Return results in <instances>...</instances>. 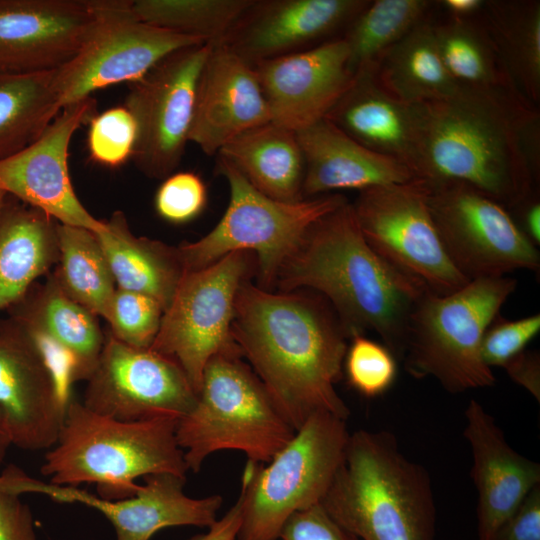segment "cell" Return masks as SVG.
<instances>
[{
  "label": "cell",
  "mask_w": 540,
  "mask_h": 540,
  "mask_svg": "<svg viewBox=\"0 0 540 540\" xmlns=\"http://www.w3.org/2000/svg\"><path fill=\"white\" fill-rule=\"evenodd\" d=\"M540 117L512 86L460 87L419 104L413 171L428 182H463L504 207L535 192Z\"/></svg>",
  "instance_id": "6da1fadb"
},
{
  "label": "cell",
  "mask_w": 540,
  "mask_h": 540,
  "mask_svg": "<svg viewBox=\"0 0 540 540\" xmlns=\"http://www.w3.org/2000/svg\"><path fill=\"white\" fill-rule=\"evenodd\" d=\"M231 334L295 430L316 413L349 417L335 389L349 337L324 297L275 293L247 279L237 292Z\"/></svg>",
  "instance_id": "7a4b0ae2"
},
{
  "label": "cell",
  "mask_w": 540,
  "mask_h": 540,
  "mask_svg": "<svg viewBox=\"0 0 540 540\" xmlns=\"http://www.w3.org/2000/svg\"><path fill=\"white\" fill-rule=\"evenodd\" d=\"M275 285L283 292L304 289L321 295L349 339L374 331L399 360L410 314L429 290L367 244L349 202L311 225Z\"/></svg>",
  "instance_id": "3957f363"
},
{
  "label": "cell",
  "mask_w": 540,
  "mask_h": 540,
  "mask_svg": "<svg viewBox=\"0 0 540 540\" xmlns=\"http://www.w3.org/2000/svg\"><path fill=\"white\" fill-rule=\"evenodd\" d=\"M320 504L362 540H434L430 476L385 430L350 434L344 459Z\"/></svg>",
  "instance_id": "277c9868"
},
{
  "label": "cell",
  "mask_w": 540,
  "mask_h": 540,
  "mask_svg": "<svg viewBox=\"0 0 540 540\" xmlns=\"http://www.w3.org/2000/svg\"><path fill=\"white\" fill-rule=\"evenodd\" d=\"M177 419L123 422L99 415L71 395L56 443L45 454L41 473L50 483L77 487L95 483L98 496H133L139 477L189 471L176 438Z\"/></svg>",
  "instance_id": "5b68a950"
},
{
  "label": "cell",
  "mask_w": 540,
  "mask_h": 540,
  "mask_svg": "<svg viewBox=\"0 0 540 540\" xmlns=\"http://www.w3.org/2000/svg\"><path fill=\"white\" fill-rule=\"evenodd\" d=\"M240 352L221 353L206 364L194 407L177 420L176 438L189 471L220 450H237L265 464L296 430Z\"/></svg>",
  "instance_id": "8992f818"
},
{
  "label": "cell",
  "mask_w": 540,
  "mask_h": 540,
  "mask_svg": "<svg viewBox=\"0 0 540 540\" xmlns=\"http://www.w3.org/2000/svg\"><path fill=\"white\" fill-rule=\"evenodd\" d=\"M513 278L471 280L449 294L427 290L407 324L402 361L415 378L432 377L450 393L490 387L495 376L481 355L483 335L515 291Z\"/></svg>",
  "instance_id": "52a82bcc"
},
{
  "label": "cell",
  "mask_w": 540,
  "mask_h": 540,
  "mask_svg": "<svg viewBox=\"0 0 540 540\" xmlns=\"http://www.w3.org/2000/svg\"><path fill=\"white\" fill-rule=\"evenodd\" d=\"M216 172L228 183L229 203L210 232L197 241L177 246L185 272L207 267L231 252L255 253L257 285L270 291L281 267L296 251L311 225L348 202L341 193L297 202L272 199L255 189L220 157Z\"/></svg>",
  "instance_id": "ba28073f"
},
{
  "label": "cell",
  "mask_w": 540,
  "mask_h": 540,
  "mask_svg": "<svg viewBox=\"0 0 540 540\" xmlns=\"http://www.w3.org/2000/svg\"><path fill=\"white\" fill-rule=\"evenodd\" d=\"M350 433L346 420L316 413L265 463L246 464L237 540H278L295 512L320 504L341 465Z\"/></svg>",
  "instance_id": "9c48e42d"
},
{
  "label": "cell",
  "mask_w": 540,
  "mask_h": 540,
  "mask_svg": "<svg viewBox=\"0 0 540 540\" xmlns=\"http://www.w3.org/2000/svg\"><path fill=\"white\" fill-rule=\"evenodd\" d=\"M253 271L252 254L235 251L207 267L185 272L162 315L150 349L173 359L197 394L212 357L240 352L231 334L235 300Z\"/></svg>",
  "instance_id": "30bf717a"
},
{
  "label": "cell",
  "mask_w": 540,
  "mask_h": 540,
  "mask_svg": "<svg viewBox=\"0 0 540 540\" xmlns=\"http://www.w3.org/2000/svg\"><path fill=\"white\" fill-rule=\"evenodd\" d=\"M428 207L444 250L468 280L539 271L540 255L506 207L463 182H428Z\"/></svg>",
  "instance_id": "8fae6325"
},
{
  "label": "cell",
  "mask_w": 540,
  "mask_h": 540,
  "mask_svg": "<svg viewBox=\"0 0 540 540\" xmlns=\"http://www.w3.org/2000/svg\"><path fill=\"white\" fill-rule=\"evenodd\" d=\"M94 7L88 37L76 55L55 72L62 108L99 89L139 80L179 49L208 43L144 22L130 0H94Z\"/></svg>",
  "instance_id": "7c38bea8"
},
{
  "label": "cell",
  "mask_w": 540,
  "mask_h": 540,
  "mask_svg": "<svg viewBox=\"0 0 540 540\" xmlns=\"http://www.w3.org/2000/svg\"><path fill=\"white\" fill-rule=\"evenodd\" d=\"M351 205L367 244L429 291L449 294L470 282L444 250L428 207L425 180L363 189Z\"/></svg>",
  "instance_id": "4fadbf2b"
},
{
  "label": "cell",
  "mask_w": 540,
  "mask_h": 540,
  "mask_svg": "<svg viewBox=\"0 0 540 540\" xmlns=\"http://www.w3.org/2000/svg\"><path fill=\"white\" fill-rule=\"evenodd\" d=\"M210 43L179 49L130 83L124 106L136 123L132 160L147 177L174 173L189 142L198 78Z\"/></svg>",
  "instance_id": "5bb4252c"
},
{
  "label": "cell",
  "mask_w": 540,
  "mask_h": 540,
  "mask_svg": "<svg viewBox=\"0 0 540 540\" xmlns=\"http://www.w3.org/2000/svg\"><path fill=\"white\" fill-rule=\"evenodd\" d=\"M83 405L115 420L179 419L195 405L197 393L171 358L129 346L110 332L86 380Z\"/></svg>",
  "instance_id": "9a60e30c"
},
{
  "label": "cell",
  "mask_w": 540,
  "mask_h": 540,
  "mask_svg": "<svg viewBox=\"0 0 540 540\" xmlns=\"http://www.w3.org/2000/svg\"><path fill=\"white\" fill-rule=\"evenodd\" d=\"M69 397L45 351L11 319L0 320V412L12 445L50 449Z\"/></svg>",
  "instance_id": "2e32d148"
},
{
  "label": "cell",
  "mask_w": 540,
  "mask_h": 540,
  "mask_svg": "<svg viewBox=\"0 0 540 540\" xmlns=\"http://www.w3.org/2000/svg\"><path fill=\"white\" fill-rule=\"evenodd\" d=\"M95 114L92 97L64 107L35 142L0 160V189L60 224L103 231L105 221L95 218L79 200L68 162L74 133Z\"/></svg>",
  "instance_id": "e0dca14e"
},
{
  "label": "cell",
  "mask_w": 540,
  "mask_h": 540,
  "mask_svg": "<svg viewBox=\"0 0 540 540\" xmlns=\"http://www.w3.org/2000/svg\"><path fill=\"white\" fill-rule=\"evenodd\" d=\"M345 40L255 64L271 121L294 132L324 119L353 81Z\"/></svg>",
  "instance_id": "ac0fdd59"
},
{
  "label": "cell",
  "mask_w": 540,
  "mask_h": 540,
  "mask_svg": "<svg viewBox=\"0 0 540 540\" xmlns=\"http://www.w3.org/2000/svg\"><path fill=\"white\" fill-rule=\"evenodd\" d=\"M94 20V0H0V71L62 67L79 51Z\"/></svg>",
  "instance_id": "d6986e66"
},
{
  "label": "cell",
  "mask_w": 540,
  "mask_h": 540,
  "mask_svg": "<svg viewBox=\"0 0 540 540\" xmlns=\"http://www.w3.org/2000/svg\"><path fill=\"white\" fill-rule=\"evenodd\" d=\"M369 3L365 0H254L223 39L255 64L300 52L336 37Z\"/></svg>",
  "instance_id": "ffe728a7"
},
{
  "label": "cell",
  "mask_w": 540,
  "mask_h": 540,
  "mask_svg": "<svg viewBox=\"0 0 540 540\" xmlns=\"http://www.w3.org/2000/svg\"><path fill=\"white\" fill-rule=\"evenodd\" d=\"M186 477L153 474L128 498L107 500L86 490L35 479L31 492L58 502L80 503L101 512L113 525L116 540H150L159 530L174 526L208 528L217 520L223 498H193L184 492Z\"/></svg>",
  "instance_id": "44dd1931"
},
{
  "label": "cell",
  "mask_w": 540,
  "mask_h": 540,
  "mask_svg": "<svg viewBox=\"0 0 540 540\" xmlns=\"http://www.w3.org/2000/svg\"><path fill=\"white\" fill-rule=\"evenodd\" d=\"M211 47L195 95L189 142L208 156L238 135L271 121L256 71L222 43Z\"/></svg>",
  "instance_id": "7402d4cb"
},
{
  "label": "cell",
  "mask_w": 540,
  "mask_h": 540,
  "mask_svg": "<svg viewBox=\"0 0 540 540\" xmlns=\"http://www.w3.org/2000/svg\"><path fill=\"white\" fill-rule=\"evenodd\" d=\"M7 310L8 318L48 355L68 394L74 382L89 378L106 335L98 316L69 297L52 274L44 283H35Z\"/></svg>",
  "instance_id": "603a6c76"
},
{
  "label": "cell",
  "mask_w": 540,
  "mask_h": 540,
  "mask_svg": "<svg viewBox=\"0 0 540 540\" xmlns=\"http://www.w3.org/2000/svg\"><path fill=\"white\" fill-rule=\"evenodd\" d=\"M464 436L477 490L479 540H489L526 495L540 485V465L517 453L506 441L495 419L475 399L465 410Z\"/></svg>",
  "instance_id": "cb8c5ba5"
},
{
  "label": "cell",
  "mask_w": 540,
  "mask_h": 540,
  "mask_svg": "<svg viewBox=\"0 0 540 540\" xmlns=\"http://www.w3.org/2000/svg\"><path fill=\"white\" fill-rule=\"evenodd\" d=\"M296 134L305 160L304 198L416 179L404 163L362 146L326 118Z\"/></svg>",
  "instance_id": "d4e9b609"
},
{
  "label": "cell",
  "mask_w": 540,
  "mask_h": 540,
  "mask_svg": "<svg viewBox=\"0 0 540 540\" xmlns=\"http://www.w3.org/2000/svg\"><path fill=\"white\" fill-rule=\"evenodd\" d=\"M325 118L357 143L399 160L414 173L419 104L388 93L373 73L355 77Z\"/></svg>",
  "instance_id": "484cf974"
},
{
  "label": "cell",
  "mask_w": 540,
  "mask_h": 540,
  "mask_svg": "<svg viewBox=\"0 0 540 540\" xmlns=\"http://www.w3.org/2000/svg\"><path fill=\"white\" fill-rule=\"evenodd\" d=\"M58 225L45 212L7 196L0 207V312L56 265Z\"/></svg>",
  "instance_id": "4316f807"
},
{
  "label": "cell",
  "mask_w": 540,
  "mask_h": 540,
  "mask_svg": "<svg viewBox=\"0 0 540 540\" xmlns=\"http://www.w3.org/2000/svg\"><path fill=\"white\" fill-rule=\"evenodd\" d=\"M216 156L272 199H304L305 160L297 134L290 129L270 121L238 135Z\"/></svg>",
  "instance_id": "83f0119b"
},
{
  "label": "cell",
  "mask_w": 540,
  "mask_h": 540,
  "mask_svg": "<svg viewBox=\"0 0 540 540\" xmlns=\"http://www.w3.org/2000/svg\"><path fill=\"white\" fill-rule=\"evenodd\" d=\"M95 234L117 288L148 295L165 311L185 274L178 248L136 236L122 211H115Z\"/></svg>",
  "instance_id": "f1b7e54d"
},
{
  "label": "cell",
  "mask_w": 540,
  "mask_h": 540,
  "mask_svg": "<svg viewBox=\"0 0 540 540\" xmlns=\"http://www.w3.org/2000/svg\"><path fill=\"white\" fill-rule=\"evenodd\" d=\"M373 74L388 93L414 105L448 97L460 88L441 61L430 15L383 54Z\"/></svg>",
  "instance_id": "f546056e"
},
{
  "label": "cell",
  "mask_w": 540,
  "mask_h": 540,
  "mask_svg": "<svg viewBox=\"0 0 540 540\" xmlns=\"http://www.w3.org/2000/svg\"><path fill=\"white\" fill-rule=\"evenodd\" d=\"M480 17L512 87L536 106L540 100V2L485 1Z\"/></svg>",
  "instance_id": "4dcf8cb0"
},
{
  "label": "cell",
  "mask_w": 540,
  "mask_h": 540,
  "mask_svg": "<svg viewBox=\"0 0 540 540\" xmlns=\"http://www.w3.org/2000/svg\"><path fill=\"white\" fill-rule=\"evenodd\" d=\"M55 72L0 71V160L35 142L63 109Z\"/></svg>",
  "instance_id": "1f68e13d"
},
{
  "label": "cell",
  "mask_w": 540,
  "mask_h": 540,
  "mask_svg": "<svg viewBox=\"0 0 540 540\" xmlns=\"http://www.w3.org/2000/svg\"><path fill=\"white\" fill-rule=\"evenodd\" d=\"M430 19L441 61L458 86H512L480 14L463 19L449 16L439 21Z\"/></svg>",
  "instance_id": "d6a6232c"
},
{
  "label": "cell",
  "mask_w": 540,
  "mask_h": 540,
  "mask_svg": "<svg viewBox=\"0 0 540 540\" xmlns=\"http://www.w3.org/2000/svg\"><path fill=\"white\" fill-rule=\"evenodd\" d=\"M58 250L51 274L59 287L96 316L105 318L117 286L95 232L59 223Z\"/></svg>",
  "instance_id": "836d02e7"
},
{
  "label": "cell",
  "mask_w": 540,
  "mask_h": 540,
  "mask_svg": "<svg viewBox=\"0 0 540 540\" xmlns=\"http://www.w3.org/2000/svg\"><path fill=\"white\" fill-rule=\"evenodd\" d=\"M428 0H375L358 13L341 36L353 78L373 73L383 54L430 15Z\"/></svg>",
  "instance_id": "e575fe53"
},
{
  "label": "cell",
  "mask_w": 540,
  "mask_h": 540,
  "mask_svg": "<svg viewBox=\"0 0 540 540\" xmlns=\"http://www.w3.org/2000/svg\"><path fill=\"white\" fill-rule=\"evenodd\" d=\"M254 0H135L144 22L175 33L220 43Z\"/></svg>",
  "instance_id": "d590c367"
},
{
  "label": "cell",
  "mask_w": 540,
  "mask_h": 540,
  "mask_svg": "<svg viewBox=\"0 0 540 540\" xmlns=\"http://www.w3.org/2000/svg\"><path fill=\"white\" fill-rule=\"evenodd\" d=\"M343 362V374L351 388L374 398L391 388L397 376V359L383 343L364 334L350 337Z\"/></svg>",
  "instance_id": "8d00e7d4"
},
{
  "label": "cell",
  "mask_w": 540,
  "mask_h": 540,
  "mask_svg": "<svg viewBox=\"0 0 540 540\" xmlns=\"http://www.w3.org/2000/svg\"><path fill=\"white\" fill-rule=\"evenodd\" d=\"M163 313L154 298L117 288L104 319L116 339L132 347L148 349L159 331Z\"/></svg>",
  "instance_id": "74e56055"
},
{
  "label": "cell",
  "mask_w": 540,
  "mask_h": 540,
  "mask_svg": "<svg viewBox=\"0 0 540 540\" xmlns=\"http://www.w3.org/2000/svg\"><path fill=\"white\" fill-rule=\"evenodd\" d=\"M87 124L89 125L87 147L93 162L116 168L132 158L136 141V123L125 106L96 113Z\"/></svg>",
  "instance_id": "f35d334b"
},
{
  "label": "cell",
  "mask_w": 540,
  "mask_h": 540,
  "mask_svg": "<svg viewBox=\"0 0 540 540\" xmlns=\"http://www.w3.org/2000/svg\"><path fill=\"white\" fill-rule=\"evenodd\" d=\"M207 188L194 172L172 173L155 195V208L164 220L181 224L195 219L207 205Z\"/></svg>",
  "instance_id": "ab89813d"
},
{
  "label": "cell",
  "mask_w": 540,
  "mask_h": 540,
  "mask_svg": "<svg viewBox=\"0 0 540 540\" xmlns=\"http://www.w3.org/2000/svg\"><path fill=\"white\" fill-rule=\"evenodd\" d=\"M539 331V314L517 320H507L497 315L482 338L481 355L484 363L490 368H503L525 350Z\"/></svg>",
  "instance_id": "60d3db41"
},
{
  "label": "cell",
  "mask_w": 540,
  "mask_h": 540,
  "mask_svg": "<svg viewBox=\"0 0 540 540\" xmlns=\"http://www.w3.org/2000/svg\"><path fill=\"white\" fill-rule=\"evenodd\" d=\"M281 540H359L335 521L321 504L295 512L282 527Z\"/></svg>",
  "instance_id": "b9f144b4"
},
{
  "label": "cell",
  "mask_w": 540,
  "mask_h": 540,
  "mask_svg": "<svg viewBox=\"0 0 540 540\" xmlns=\"http://www.w3.org/2000/svg\"><path fill=\"white\" fill-rule=\"evenodd\" d=\"M489 540H540V485L526 495Z\"/></svg>",
  "instance_id": "7bdbcfd3"
},
{
  "label": "cell",
  "mask_w": 540,
  "mask_h": 540,
  "mask_svg": "<svg viewBox=\"0 0 540 540\" xmlns=\"http://www.w3.org/2000/svg\"><path fill=\"white\" fill-rule=\"evenodd\" d=\"M0 540H37L29 506L20 495L0 490Z\"/></svg>",
  "instance_id": "ee69618b"
},
{
  "label": "cell",
  "mask_w": 540,
  "mask_h": 540,
  "mask_svg": "<svg viewBox=\"0 0 540 540\" xmlns=\"http://www.w3.org/2000/svg\"><path fill=\"white\" fill-rule=\"evenodd\" d=\"M503 369L518 385L540 401V356L536 351L524 350L511 359Z\"/></svg>",
  "instance_id": "f6af8a7d"
},
{
  "label": "cell",
  "mask_w": 540,
  "mask_h": 540,
  "mask_svg": "<svg viewBox=\"0 0 540 540\" xmlns=\"http://www.w3.org/2000/svg\"><path fill=\"white\" fill-rule=\"evenodd\" d=\"M242 522V502L240 497L234 505L217 519L203 534L195 535L189 540H237V535Z\"/></svg>",
  "instance_id": "bcb514c9"
},
{
  "label": "cell",
  "mask_w": 540,
  "mask_h": 540,
  "mask_svg": "<svg viewBox=\"0 0 540 540\" xmlns=\"http://www.w3.org/2000/svg\"><path fill=\"white\" fill-rule=\"evenodd\" d=\"M519 213L515 221L520 230L535 245L540 244V202L536 193L513 207Z\"/></svg>",
  "instance_id": "7dc6e473"
},
{
  "label": "cell",
  "mask_w": 540,
  "mask_h": 540,
  "mask_svg": "<svg viewBox=\"0 0 540 540\" xmlns=\"http://www.w3.org/2000/svg\"><path fill=\"white\" fill-rule=\"evenodd\" d=\"M446 16L453 18H471L480 14L485 1L483 0H443L438 2Z\"/></svg>",
  "instance_id": "c3c4849f"
},
{
  "label": "cell",
  "mask_w": 540,
  "mask_h": 540,
  "mask_svg": "<svg viewBox=\"0 0 540 540\" xmlns=\"http://www.w3.org/2000/svg\"><path fill=\"white\" fill-rule=\"evenodd\" d=\"M12 445L2 413L0 412V464L4 461L8 449Z\"/></svg>",
  "instance_id": "681fc988"
},
{
  "label": "cell",
  "mask_w": 540,
  "mask_h": 540,
  "mask_svg": "<svg viewBox=\"0 0 540 540\" xmlns=\"http://www.w3.org/2000/svg\"><path fill=\"white\" fill-rule=\"evenodd\" d=\"M0 490L10 492L9 491V477L5 470L0 474Z\"/></svg>",
  "instance_id": "f907efd6"
},
{
  "label": "cell",
  "mask_w": 540,
  "mask_h": 540,
  "mask_svg": "<svg viewBox=\"0 0 540 540\" xmlns=\"http://www.w3.org/2000/svg\"><path fill=\"white\" fill-rule=\"evenodd\" d=\"M7 196L8 195L3 190L0 189V207L5 202Z\"/></svg>",
  "instance_id": "816d5d0a"
}]
</instances>
